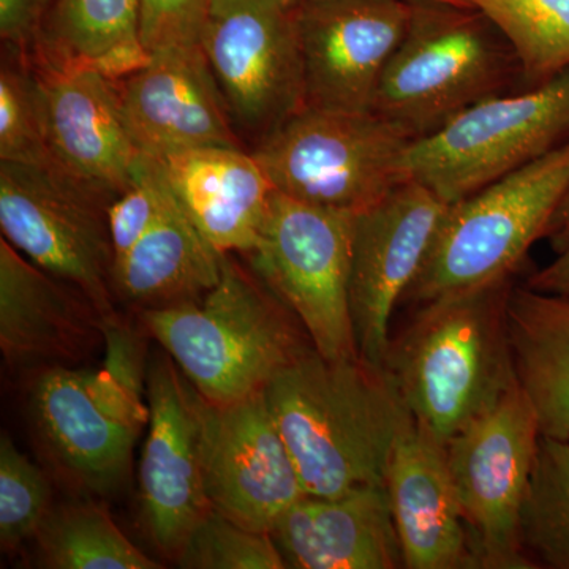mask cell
<instances>
[{"instance_id":"obj_33","label":"cell","mask_w":569,"mask_h":569,"mask_svg":"<svg viewBox=\"0 0 569 569\" xmlns=\"http://www.w3.org/2000/svg\"><path fill=\"white\" fill-rule=\"evenodd\" d=\"M52 3L54 0H0V37L9 51L31 58Z\"/></svg>"},{"instance_id":"obj_4","label":"cell","mask_w":569,"mask_h":569,"mask_svg":"<svg viewBox=\"0 0 569 569\" xmlns=\"http://www.w3.org/2000/svg\"><path fill=\"white\" fill-rule=\"evenodd\" d=\"M209 406L263 392L313 350L298 318L252 271L224 254L222 276L198 301L137 313Z\"/></svg>"},{"instance_id":"obj_31","label":"cell","mask_w":569,"mask_h":569,"mask_svg":"<svg viewBox=\"0 0 569 569\" xmlns=\"http://www.w3.org/2000/svg\"><path fill=\"white\" fill-rule=\"evenodd\" d=\"M174 563L183 569H284L269 533L239 526L212 511L192 531Z\"/></svg>"},{"instance_id":"obj_7","label":"cell","mask_w":569,"mask_h":569,"mask_svg":"<svg viewBox=\"0 0 569 569\" xmlns=\"http://www.w3.org/2000/svg\"><path fill=\"white\" fill-rule=\"evenodd\" d=\"M410 144L373 112L306 108L254 146L253 156L276 192L358 213L408 181Z\"/></svg>"},{"instance_id":"obj_25","label":"cell","mask_w":569,"mask_h":569,"mask_svg":"<svg viewBox=\"0 0 569 569\" xmlns=\"http://www.w3.org/2000/svg\"><path fill=\"white\" fill-rule=\"evenodd\" d=\"M138 14L140 0H54L29 59L92 67L118 80L149 61Z\"/></svg>"},{"instance_id":"obj_32","label":"cell","mask_w":569,"mask_h":569,"mask_svg":"<svg viewBox=\"0 0 569 569\" xmlns=\"http://www.w3.org/2000/svg\"><path fill=\"white\" fill-rule=\"evenodd\" d=\"M212 0H140L138 29L146 54L201 48Z\"/></svg>"},{"instance_id":"obj_23","label":"cell","mask_w":569,"mask_h":569,"mask_svg":"<svg viewBox=\"0 0 569 569\" xmlns=\"http://www.w3.org/2000/svg\"><path fill=\"white\" fill-rule=\"evenodd\" d=\"M217 252L171 197L157 222L112 268V295L134 312L203 298L222 276Z\"/></svg>"},{"instance_id":"obj_34","label":"cell","mask_w":569,"mask_h":569,"mask_svg":"<svg viewBox=\"0 0 569 569\" xmlns=\"http://www.w3.org/2000/svg\"><path fill=\"white\" fill-rule=\"evenodd\" d=\"M527 284L542 293L569 296V244L552 263L533 272Z\"/></svg>"},{"instance_id":"obj_19","label":"cell","mask_w":569,"mask_h":569,"mask_svg":"<svg viewBox=\"0 0 569 569\" xmlns=\"http://www.w3.org/2000/svg\"><path fill=\"white\" fill-rule=\"evenodd\" d=\"M103 323L80 290L0 239V350L11 369L77 367L104 346Z\"/></svg>"},{"instance_id":"obj_18","label":"cell","mask_w":569,"mask_h":569,"mask_svg":"<svg viewBox=\"0 0 569 569\" xmlns=\"http://www.w3.org/2000/svg\"><path fill=\"white\" fill-rule=\"evenodd\" d=\"M116 86L130 137L146 156L242 148L201 48L153 52Z\"/></svg>"},{"instance_id":"obj_29","label":"cell","mask_w":569,"mask_h":569,"mask_svg":"<svg viewBox=\"0 0 569 569\" xmlns=\"http://www.w3.org/2000/svg\"><path fill=\"white\" fill-rule=\"evenodd\" d=\"M52 507V490L47 473L22 455L9 433H2L0 545L3 552H13L32 542Z\"/></svg>"},{"instance_id":"obj_28","label":"cell","mask_w":569,"mask_h":569,"mask_svg":"<svg viewBox=\"0 0 569 569\" xmlns=\"http://www.w3.org/2000/svg\"><path fill=\"white\" fill-rule=\"evenodd\" d=\"M511 44L523 89H533L569 69V0H466Z\"/></svg>"},{"instance_id":"obj_22","label":"cell","mask_w":569,"mask_h":569,"mask_svg":"<svg viewBox=\"0 0 569 569\" xmlns=\"http://www.w3.org/2000/svg\"><path fill=\"white\" fill-rule=\"evenodd\" d=\"M156 160L179 204L217 252L252 249L276 192L253 152L200 148Z\"/></svg>"},{"instance_id":"obj_36","label":"cell","mask_w":569,"mask_h":569,"mask_svg":"<svg viewBox=\"0 0 569 569\" xmlns=\"http://www.w3.org/2000/svg\"><path fill=\"white\" fill-rule=\"evenodd\" d=\"M437 2L451 3V6L466 7V9H471V7L468 6L466 0H437Z\"/></svg>"},{"instance_id":"obj_8","label":"cell","mask_w":569,"mask_h":569,"mask_svg":"<svg viewBox=\"0 0 569 569\" xmlns=\"http://www.w3.org/2000/svg\"><path fill=\"white\" fill-rule=\"evenodd\" d=\"M353 219L274 192L257 242L242 254L331 361L361 358L350 312Z\"/></svg>"},{"instance_id":"obj_30","label":"cell","mask_w":569,"mask_h":569,"mask_svg":"<svg viewBox=\"0 0 569 569\" xmlns=\"http://www.w3.org/2000/svg\"><path fill=\"white\" fill-rule=\"evenodd\" d=\"M0 162L52 170L32 69L14 52L0 71Z\"/></svg>"},{"instance_id":"obj_5","label":"cell","mask_w":569,"mask_h":569,"mask_svg":"<svg viewBox=\"0 0 569 569\" xmlns=\"http://www.w3.org/2000/svg\"><path fill=\"white\" fill-rule=\"evenodd\" d=\"M411 2L406 37L385 67L370 112L413 142L511 92L522 70L511 44L478 10Z\"/></svg>"},{"instance_id":"obj_2","label":"cell","mask_w":569,"mask_h":569,"mask_svg":"<svg viewBox=\"0 0 569 569\" xmlns=\"http://www.w3.org/2000/svg\"><path fill=\"white\" fill-rule=\"evenodd\" d=\"M104 358L96 369L50 366L29 376L28 417L41 458L69 489L119 492L148 426L144 329L121 316L103 323Z\"/></svg>"},{"instance_id":"obj_15","label":"cell","mask_w":569,"mask_h":569,"mask_svg":"<svg viewBox=\"0 0 569 569\" xmlns=\"http://www.w3.org/2000/svg\"><path fill=\"white\" fill-rule=\"evenodd\" d=\"M52 171L110 206L130 186L140 151L123 121L114 78L92 67L26 59Z\"/></svg>"},{"instance_id":"obj_6","label":"cell","mask_w":569,"mask_h":569,"mask_svg":"<svg viewBox=\"0 0 569 569\" xmlns=\"http://www.w3.org/2000/svg\"><path fill=\"white\" fill-rule=\"evenodd\" d=\"M569 190V142L448 206L410 307L515 279Z\"/></svg>"},{"instance_id":"obj_27","label":"cell","mask_w":569,"mask_h":569,"mask_svg":"<svg viewBox=\"0 0 569 569\" xmlns=\"http://www.w3.org/2000/svg\"><path fill=\"white\" fill-rule=\"evenodd\" d=\"M519 542L530 569H569V441L539 438Z\"/></svg>"},{"instance_id":"obj_16","label":"cell","mask_w":569,"mask_h":569,"mask_svg":"<svg viewBox=\"0 0 569 569\" xmlns=\"http://www.w3.org/2000/svg\"><path fill=\"white\" fill-rule=\"evenodd\" d=\"M203 468L213 511L260 533L271 535L280 516L306 497L264 391L231 406L206 402Z\"/></svg>"},{"instance_id":"obj_9","label":"cell","mask_w":569,"mask_h":569,"mask_svg":"<svg viewBox=\"0 0 569 569\" xmlns=\"http://www.w3.org/2000/svg\"><path fill=\"white\" fill-rule=\"evenodd\" d=\"M569 142V69L492 97L408 148V179L452 204Z\"/></svg>"},{"instance_id":"obj_3","label":"cell","mask_w":569,"mask_h":569,"mask_svg":"<svg viewBox=\"0 0 569 569\" xmlns=\"http://www.w3.org/2000/svg\"><path fill=\"white\" fill-rule=\"evenodd\" d=\"M516 279L413 307L383 369L411 418L445 445L518 387L508 298Z\"/></svg>"},{"instance_id":"obj_10","label":"cell","mask_w":569,"mask_h":569,"mask_svg":"<svg viewBox=\"0 0 569 569\" xmlns=\"http://www.w3.org/2000/svg\"><path fill=\"white\" fill-rule=\"evenodd\" d=\"M305 0H212L201 50L236 132L254 146L306 110Z\"/></svg>"},{"instance_id":"obj_21","label":"cell","mask_w":569,"mask_h":569,"mask_svg":"<svg viewBox=\"0 0 569 569\" xmlns=\"http://www.w3.org/2000/svg\"><path fill=\"white\" fill-rule=\"evenodd\" d=\"M271 537L287 568H403L385 486L339 497L306 496L280 516Z\"/></svg>"},{"instance_id":"obj_17","label":"cell","mask_w":569,"mask_h":569,"mask_svg":"<svg viewBox=\"0 0 569 569\" xmlns=\"http://www.w3.org/2000/svg\"><path fill=\"white\" fill-rule=\"evenodd\" d=\"M411 13V0H305L306 108L370 112Z\"/></svg>"},{"instance_id":"obj_13","label":"cell","mask_w":569,"mask_h":569,"mask_svg":"<svg viewBox=\"0 0 569 569\" xmlns=\"http://www.w3.org/2000/svg\"><path fill=\"white\" fill-rule=\"evenodd\" d=\"M149 419L140 460L141 519L152 545L176 561L192 531L212 511L206 496V400L167 351L149 362Z\"/></svg>"},{"instance_id":"obj_26","label":"cell","mask_w":569,"mask_h":569,"mask_svg":"<svg viewBox=\"0 0 569 569\" xmlns=\"http://www.w3.org/2000/svg\"><path fill=\"white\" fill-rule=\"evenodd\" d=\"M32 541L40 568H162L142 553L96 501L52 507Z\"/></svg>"},{"instance_id":"obj_11","label":"cell","mask_w":569,"mask_h":569,"mask_svg":"<svg viewBox=\"0 0 569 569\" xmlns=\"http://www.w3.org/2000/svg\"><path fill=\"white\" fill-rule=\"evenodd\" d=\"M107 209L58 171L0 162L3 239L48 274L80 290L110 321L119 313Z\"/></svg>"},{"instance_id":"obj_20","label":"cell","mask_w":569,"mask_h":569,"mask_svg":"<svg viewBox=\"0 0 569 569\" xmlns=\"http://www.w3.org/2000/svg\"><path fill=\"white\" fill-rule=\"evenodd\" d=\"M407 569H475L447 447L408 415L385 477Z\"/></svg>"},{"instance_id":"obj_24","label":"cell","mask_w":569,"mask_h":569,"mask_svg":"<svg viewBox=\"0 0 569 569\" xmlns=\"http://www.w3.org/2000/svg\"><path fill=\"white\" fill-rule=\"evenodd\" d=\"M509 339L516 380L541 437L569 441V296L512 284Z\"/></svg>"},{"instance_id":"obj_35","label":"cell","mask_w":569,"mask_h":569,"mask_svg":"<svg viewBox=\"0 0 569 569\" xmlns=\"http://www.w3.org/2000/svg\"><path fill=\"white\" fill-rule=\"evenodd\" d=\"M546 239H548L556 253L563 252L569 244V190L561 200L556 216L550 220Z\"/></svg>"},{"instance_id":"obj_14","label":"cell","mask_w":569,"mask_h":569,"mask_svg":"<svg viewBox=\"0 0 569 569\" xmlns=\"http://www.w3.org/2000/svg\"><path fill=\"white\" fill-rule=\"evenodd\" d=\"M448 206L408 179L355 213L350 312L358 353L369 365L383 367L392 316L421 271Z\"/></svg>"},{"instance_id":"obj_1","label":"cell","mask_w":569,"mask_h":569,"mask_svg":"<svg viewBox=\"0 0 569 569\" xmlns=\"http://www.w3.org/2000/svg\"><path fill=\"white\" fill-rule=\"evenodd\" d=\"M264 395L306 496L385 486L389 456L410 413L383 367L362 358L331 361L313 348Z\"/></svg>"},{"instance_id":"obj_12","label":"cell","mask_w":569,"mask_h":569,"mask_svg":"<svg viewBox=\"0 0 569 569\" xmlns=\"http://www.w3.org/2000/svg\"><path fill=\"white\" fill-rule=\"evenodd\" d=\"M539 438L529 400L516 387L445 445L477 569H530L520 550L519 520Z\"/></svg>"}]
</instances>
